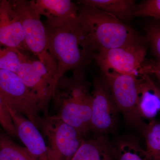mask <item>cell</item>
I'll list each match as a JSON object with an SVG mask.
<instances>
[{
	"label": "cell",
	"mask_w": 160,
	"mask_h": 160,
	"mask_svg": "<svg viewBox=\"0 0 160 160\" xmlns=\"http://www.w3.org/2000/svg\"><path fill=\"white\" fill-rule=\"evenodd\" d=\"M45 26L49 51L57 66L58 81L66 72L84 69L93 59L96 50L78 16L60 26Z\"/></svg>",
	"instance_id": "6da1fadb"
},
{
	"label": "cell",
	"mask_w": 160,
	"mask_h": 160,
	"mask_svg": "<svg viewBox=\"0 0 160 160\" xmlns=\"http://www.w3.org/2000/svg\"><path fill=\"white\" fill-rule=\"evenodd\" d=\"M84 69L64 75L56 85L51 102L54 115L73 126L86 137L90 131L92 93Z\"/></svg>",
	"instance_id": "7a4b0ae2"
},
{
	"label": "cell",
	"mask_w": 160,
	"mask_h": 160,
	"mask_svg": "<svg viewBox=\"0 0 160 160\" xmlns=\"http://www.w3.org/2000/svg\"><path fill=\"white\" fill-rule=\"evenodd\" d=\"M79 18L96 52L127 46L143 40L135 31L111 14L93 7L83 6Z\"/></svg>",
	"instance_id": "3957f363"
},
{
	"label": "cell",
	"mask_w": 160,
	"mask_h": 160,
	"mask_svg": "<svg viewBox=\"0 0 160 160\" xmlns=\"http://www.w3.org/2000/svg\"><path fill=\"white\" fill-rule=\"evenodd\" d=\"M22 26L25 42L30 52L45 65L57 81V66L48 48L46 26L26 0H9Z\"/></svg>",
	"instance_id": "277c9868"
},
{
	"label": "cell",
	"mask_w": 160,
	"mask_h": 160,
	"mask_svg": "<svg viewBox=\"0 0 160 160\" xmlns=\"http://www.w3.org/2000/svg\"><path fill=\"white\" fill-rule=\"evenodd\" d=\"M118 112L131 127L142 129L145 124L137 109L139 75L121 74L114 71L103 73Z\"/></svg>",
	"instance_id": "5b68a950"
},
{
	"label": "cell",
	"mask_w": 160,
	"mask_h": 160,
	"mask_svg": "<svg viewBox=\"0 0 160 160\" xmlns=\"http://www.w3.org/2000/svg\"><path fill=\"white\" fill-rule=\"evenodd\" d=\"M0 93L8 109L22 115L40 129L43 118L37 101L17 73L0 69Z\"/></svg>",
	"instance_id": "8992f818"
},
{
	"label": "cell",
	"mask_w": 160,
	"mask_h": 160,
	"mask_svg": "<svg viewBox=\"0 0 160 160\" xmlns=\"http://www.w3.org/2000/svg\"><path fill=\"white\" fill-rule=\"evenodd\" d=\"M147 47L144 40L111 49H99L93 59L102 73L114 71L121 74L139 76L142 72Z\"/></svg>",
	"instance_id": "52a82bcc"
},
{
	"label": "cell",
	"mask_w": 160,
	"mask_h": 160,
	"mask_svg": "<svg viewBox=\"0 0 160 160\" xmlns=\"http://www.w3.org/2000/svg\"><path fill=\"white\" fill-rule=\"evenodd\" d=\"M16 73L34 95L44 117L49 115V103L57 83L55 77L41 61L25 52Z\"/></svg>",
	"instance_id": "ba28073f"
},
{
	"label": "cell",
	"mask_w": 160,
	"mask_h": 160,
	"mask_svg": "<svg viewBox=\"0 0 160 160\" xmlns=\"http://www.w3.org/2000/svg\"><path fill=\"white\" fill-rule=\"evenodd\" d=\"M40 129L61 160H71L85 139L77 129L55 115L44 117Z\"/></svg>",
	"instance_id": "9c48e42d"
},
{
	"label": "cell",
	"mask_w": 160,
	"mask_h": 160,
	"mask_svg": "<svg viewBox=\"0 0 160 160\" xmlns=\"http://www.w3.org/2000/svg\"><path fill=\"white\" fill-rule=\"evenodd\" d=\"M90 130L104 136L113 130L117 120V108L104 79L95 78L92 83Z\"/></svg>",
	"instance_id": "30bf717a"
},
{
	"label": "cell",
	"mask_w": 160,
	"mask_h": 160,
	"mask_svg": "<svg viewBox=\"0 0 160 160\" xmlns=\"http://www.w3.org/2000/svg\"><path fill=\"white\" fill-rule=\"evenodd\" d=\"M18 138L33 160H61L47 144L38 128L22 115L9 109Z\"/></svg>",
	"instance_id": "8fae6325"
},
{
	"label": "cell",
	"mask_w": 160,
	"mask_h": 160,
	"mask_svg": "<svg viewBox=\"0 0 160 160\" xmlns=\"http://www.w3.org/2000/svg\"><path fill=\"white\" fill-rule=\"evenodd\" d=\"M0 45L22 52H28L22 26L7 0H2L0 6Z\"/></svg>",
	"instance_id": "7c38bea8"
},
{
	"label": "cell",
	"mask_w": 160,
	"mask_h": 160,
	"mask_svg": "<svg viewBox=\"0 0 160 160\" xmlns=\"http://www.w3.org/2000/svg\"><path fill=\"white\" fill-rule=\"evenodd\" d=\"M29 6L40 17H45L46 25L56 26L77 17L79 9L70 0H32Z\"/></svg>",
	"instance_id": "4fadbf2b"
},
{
	"label": "cell",
	"mask_w": 160,
	"mask_h": 160,
	"mask_svg": "<svg viewBox=\"0 0 160 160\" xmlns=\"http://www.w3.org/2000/svg\"><path fill=\"white\" fill-rule=\"evenodd\" d=\"M137 109L140 117L149 121L160 112V88L143 72L139 75Z\"/></svg>",
	"instance_id": "5bb4252c"
},
{
	"label": "cell",
	"mask_w": 160,
	"mask_h": 160,
	"mask_svg": "<svg viewBox=\"0 0 160 160\" xmlns=\"http://www.w3.org/2000/svg\"><path fill=\"white\" fill-rule=\"evenodd\" d=\"M113 147L104 136L84 139L71 160H113Z\"/></svg>",
	"instance_id": "9a60e30c"
},
{
	"label": "cell",
	"mask_w": 160,
	"mask_h": 160,
	"mask_svg": "<svg viewBox=\"0 0 160 160\" xmlns=\"http://www.w3.org/2000/svg\"><path fill=\"white\" fill-rule=\"evenodd\" d=\"M83 6L96 8L120 20L129 21L135 17L137 5L133 0H82Z\"/></svg>",
	"instance_id": "2e32d148"
},
{
	"label": "cell",
	"mask_w": 160,
	"mask_h": 160,
	"mask_svg": "<svg viewBox=\"0 0 160 160\" xmlns=\"http://www.w3.org/2000/svg\"><path fill=\"white\" fill-rule=\"evenodd\" d=\"M113 148L114 156L118 160H151L146 150L132 138L119 140Z\"/></svg>",
	"instance_id": "e0dca14e"
},
{
	"label": "cell",
	"mask_w": 160,
	"mask_h": 160,
	"mask_svg": "<svg viewBox=\"0 0 160 160\" xmlns=\"http://www.w3.org/2000/svg\"><path fill=\"white\" fill-rule=\"evenodd\" d=\"M146 151L151 160H160V121L154 119L143 126Z\"/></svg>",
	"instance_id": "ac0fdd59"
},
{
	"label": "cell",
	"mask_w": 160,
	"mask_h": 160,
	"mask_svg": "<svg viewBox=\"0 0 160 160\" xmlns=\"http://www.w3.org/2000/svg\"><path fill=\"white\" fill-rule=\"evenodd\" d=\"M0 160H33L26 147L18 145L0 131Z\"/></svg>",
	"instance_id": "d6986e66"
},
{
	"label": "cell",
	"mask_w": 160,
	"mask_h": 160,
	"mask_svg": "<svg viewBox=\"0 0 160 160\" xmlns=\"http://www.w3.org/2000/svg\"><path fill=\"white\" fill-rule=\"evenodd\" d=\"M24 53L17 49L0 45V69L16 73L22 62Z\"/></svg>",
	"instance_id": "ffe728a7"
},
{
	"label": "cell",
	"mask_w": 160,
	"mask_h": 160,
	"mask_svg": "<svg viewBox=\"0 0 160 160\" xmlns=\"http://www.w3.org/2000/svg\"><path fill=\"white\" fill-rule=\"evenodd\" d=\"M134 16L152 17L160 20V0L143 1L137 6Z\"/></svg>",
	"instance_id": "44dd1931"
},
{
	"label": "cell",
	"mask_w": 160,
	"mask_h": 160,
	"mask_svg": "<svg viewBox=\"0 0 160 160\" xmlns=\"http://www.w3.org/2000/svg\"><path fill=\"white\" fill-rule=\"evenodd\" d=\"M0 126L6 134L12 138H18L16 129L9 109L0 93Z\"/></svg>",
	"instance_id": "7402d4cb"
},
{
	"label": "cell",
	"mask_w": 160,
	"mask_h": 160,
	"mask_svg": "<svg viewBox=\"0 0 160 160\" xmlns=\"http://www.w3.org/2000/svg\"><path fill=\"white\" fill-rule=\"evenodd\" d=\"M147 41L151 45L158 60H160V23L150 24L146 29Z\"/></svg>",
	"instance_id": "603a6c76"
},
{
	"label": "cell",
	"mask_w": 160,
	"mask_h": 160,
	"mask_svg": "<svg viewBox=\"0 0 160 160\" xmlns=\"http://www.w3.org/2000/svg\"><path fill=\"white\" fill-rule=\"evenodd\" d=\"M142 72L149 75H154L160 82V60L145 61L142 66Z\"/></svg>",
	"instance_id": "cb8c5ba5"
},
{
	"label": "cell",
	"mask_w": 160,
	"mask_h": 160,
	"mask_svg": "<svg viewBox=\"0 0 160 160\" xmlns=\"http://www.w3.org/2000/svg\"><path fill=\"white\" fill-rule=\"evenodd\" d=\"M2 0H0V6H1V3H2Z\"/></svg>",
	"instance_id": "d4e9b609"
}]
</instances>
